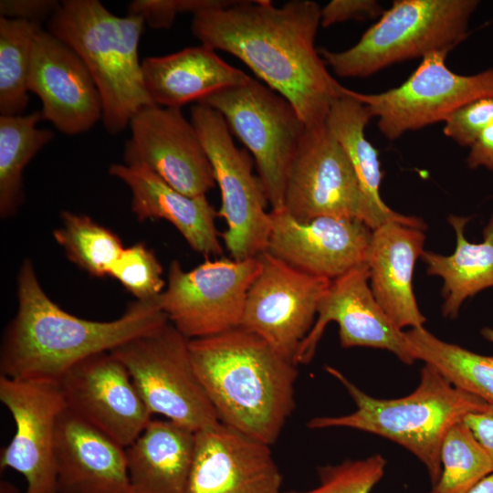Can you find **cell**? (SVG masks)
Wrapping results in <instances>:
<instances>
[{"instance_id": "cell-42", "label": "cell", "mask_w": 493, "mask_h": 493, "mask_svg": "<svg viewBox=\"0 0 493 493\" xmlns=\"http://www.w3.org/2000/svg\"><path fill=\"white\" fill-rule=\"evenodd\" d=\"M0 493H19V491L12 483L2 480L0 482Z\"/></svg>"}, {"instance_id": "cell-41", "label": "cell", "mask_w": 493, "mask_h": 493, "mask_svg": "<svg viewBox=\"0 0 493 493\" xmlns=\"http://www.w3.org/2000/svg\"><path fill=\"white\" fill-rule=\"evenodd\" d=\"M468 493H493V473L479 481Z\"/></svg>"}, {"instance_id": "cell-4", "label": "cell", "mask_w": 493, "mask_h": 493, "mask_svg": "<svg viewBox=\"0 0 493 493\" xmlns=\"http://www.w3.org/2000/svg\"><path fill=\"white\" fill-rule=\"evenodd\" d=\"M352 398L357 409L349 414L317 416L309 429L346 427L389 439L422 462L434 486L441 475L440 449L447 431L489 403L454 386L430 365L421 369L420 382L411 393L395 399H378L351 383L339 370L326 366Z\"/></svg>"}, {"instance_id": "cell-11", "label": "cell", "mask_w": 493, "mask_h": 493, "mask_svg": "<svg viewBox=\"0 0 493 493\" xmlns=\"http://www.w3.org/2000/svg\"><path fill=\"white\" fill-rule=\"evenodd\" d=\"M260 269L258 257L206 259L184 271L174 260L159 296L169 322L188 340L213 336L241 325L248 289Z\"/></svg>"}, {"instance_id": "cell-35", "label": "cell", "mask_w": 493, "mask_h": 493, "mask_svg": "<svg viewBox=\"0 0 493 493\" xmlns=\"http://www.w3.org/2000/svg\"><path fill=\"white\" fill-rule=\"evenodd\" d=\"M236 0H134L127 9L128 16H136L152 28H169L180 13H196L229 6Z\"/></svg>"}, {"instance_id": "cell-16", "label": "cell", "mask_w": 493, "mask_h": 493, "mask_svg": "<svg viewBox=\"0 0 493 493\" xmlns=\"http://www.w3.org/2000/svg\"><path fill=\"white\" fill-rule=\"evenodd\" d=\"M58 382L69 411L125 448L152 420L128 370L110 351L83 359Z\"/></svg>"}, {"instance_id": "cell-40", "label": "cell", "mask_w": 493, "mask_h": 493, "mask_svg": "<svg viewBox=\"0 0 493 493\" xmlns=\"http://www.w3.org/2000/svg\"><path fill=\"white\" fill-rule=\"evenodd\" d=\"M469 148L467 166L472 169L483 167L493 173V125L486 129Z\"/></svg>"}, {"instance_id": "cell-31", "label": "cell", "mask_w": 493, "mask_h": 493, "mask_svg": "<svg viewBox=\"0 0 493 493\" xmlns=\"http://www.w3.org/2000/svg\"><path fill=\"white\" fill-rule=\"evenodd\" d=\"M61 220L53 236L68 258L91 276H109L124 249L120 237L85 215L63 211Z\"/></svg>"}, {"instance_id": "cell-3", "label": "cell", "mask_w": 493, "mask_h": 493, "mask_svg": "<svg viewBox=\"0 0 493 493\" xmlns=\"http://www.w3.org/2000/svg\"><path fill=\"white\" fill-rule=\"evenodd\" d=\"M189 349L220 423L273 445L295 409L298 365L240 326L190 340Z\"/></svg>"}, {"instance_id": "cell-10", "label": "cell", "mask_w": 493, "mask_h": 493, "mask_svg": "<svg viewBox=\"0 0 493 493\" xmlns=\"http://www.w3.org/2000/svg\"><path fill=\"white\" fill-rule=\"evenodd\" d=\"M448 53L425 56L412 75L393 89L372 94L347 89V93L377 118L379 131L389 140L445 122L460 107L493 97V68L473 75L456 74L446 63Z\"/></svg>"}, {"instance_id": "cell-13", "label": "cell", "mask_w": 493, "mask_h": 493, "mask_svg": "<svg viewBox=\"0 0 493 493\" xmlns=\"http://www.w3.org/2000/svg\"><path fill=\"white\" fill-rule=\"evenodd\" d=\"M246 299L240 327L294 362L331 280L302 272L264 251Z\"/></svg>"}, {"instance_id": "cell-12", "label": "cell", "mask_w": 493, "mask_h": 493, "mask_svg": "<svg viewBox=\"0 0 493 493\" xmlns=\"http://www.w3.org/2000/svg\"><path fill=\"white\" fill-rule=\"evenodd\" d=\"M283 209L299 222L341 216L361 220L372 228L371 213L350 159L325 123L306 127L288 171Z\"/></svg>"}, {"instance_id": "cell-43", "label": "cell", "mask_w": 493, "mask_h": 493, "mask_svg": "<svg viewBox=\"0 0 493 493\" xmlns=\"http://www.w3.org/2000/svg\"><path fill=\"white\" fill-rule=\"evenodd\" d=\"M482 337L488 341L493 343V328L485 327L481 330Z\"/></svg>"}, {"instance_id": "cell-33", "label": "cell", "mask_w": 493, "mask_h": 493, "mask_svg": "<svg viewBox=\"0 0 493 493\" xmlns=\"http://www.w3.org/2000/svg\"><path fill=\"white\" fill-rule=\"evenodd\" d=\"M109 276L117 279L138 300L157 298L165 287L163 267L153 251L143 243L124 247Z\"/></svg>"}, {"instance_id": "cell-39", "label": "cell", "mask_w": 493, "mask_h": 493, "mask_svg": "<svg viewBox=\"0 0 493 493\" xmlns=\"http://www.w3.org/2000/svg\"><path fill=\"white\" fill-rule=\"evenodd\" d=\"M463 422L485 450L493 467V404L484 411L467 414Z\"/></svg>"}, {"instance_id": "cell-8", "label": "cell", "mask_w": 493, "mask_h": 493, "mask_svg": "<svg viewBox=\"0 0 493 493\" xmlns=\"http://www.w3.org/2000/svg\"><path fill=\"white\" fill-rule=\"evenodd\" d=\"M197 103L208 106L252 153L271 211L284 206L288 171L306 125L280 94L251 79Z\"/></svg>"}, {"instance_id": "cell-19", "label": "cell", "mask_w": 493, "mask_h": 493, "mask_svg": "<svg viewBox=\"0 0 493 493\" xmlns=\"http://www.w3.org/2000/svg\"><path fill=\"white\" fill-rule=\"evenodd\" d=\"M28 89L42 103L43 120L66 135L86 132L102 120L101 98L88 68L68 45L41 26L33 42Z\"/></svg>"}, {"instance_id": "cell-32", "label": "cell", "mask_w": 493, "mask_h": 493, "mask_svg": "<svg viewBox=\"0 0 493 493\" xmlns=\"http://www.w3.org/2000/svg\"><path fill=\"white\" fill-rule=\"evenodd\" d=\"M441 475L430 493H468L493 473L492 463L463 421L447 431L440 449Z\"/></svg>"}, {"instance_id": "cell-14", "label": "cell", "mask_w": 493, "mask_h": 493, "mask_svg": "<svg viewBox=\"0 0 493 493\" xmlns=\"http://www.w3.org/2000/svg\"><path fill=\"white\" fill-rule=\"evenodd\" d=\"M0 401L16 425L1 450V470L20 473L26 482L25 493H58L55 439L58 416L66 408L58 382L0 375Z\"/></svg>"}, {"instance_id": "cell-28", "label": "cell", "mask_w": 493, "mask_h": 493, "mask_svg": "<svg viewBox=\"0 0 493 493\" xmlns=\"http://www.w3.org/2000/svg\"><path fill=\"white\" fill-rule=\"evenodd\" d=\"M40 110L30 114L0 115V215L12 216L23 201V171L33 157L54 138L48 129L37 128Z\"/></svg>"}, {"instance_id": "cell-18", "label": "cell", "mask_w": 493, "mask_h": 493, "mask_svg": "<svg viewBox=\"0 0 493 493\" xmlns=\"http://www.w3.org/2000/svg\"><path fill=\"white\" fill-rule=\"evenodd\" d=\"M266 252L310 275L333 280L365 263L372 229L361 220L319 216L299 222L285 209L270 210Z\"/></svg>"}, {"instance_id": "cell-1", "label": "cell", "mask_w": 493, "mask_h": 493, "mask_svg": "<svg viewBox=\"0 0 493 493\" xmlns=\"http://www.w3.org/2000/svg\"><path fill=\"white\" fill-rule=\"evenodd\" d=\"M320 11L310 0L280 7L269 0H236L194 15L192 32L202 45L240 59L294 107L306 127H315L325 123L345 90L315 48Z\"/></svg>"}, {"instance_id": "cell-21", "label": "cell", "mask_w": 493, "mask_h": 493, "mask_svg": "<svg viewBox=\"0 0 493 493\" xmlns=\"http://www.w3.org/2000/svg\"><path fill=\"white\" fill-rule=\"evenodd\" d=\"M425 224L419 217L411 221H388L372 229L365 264L372 292L387 316L403 330L424 327L413 291V274L424 253Z\"/></svg>"}, {"instance_id": "cell-22", "label": "cell", "mask_w": 493, "mask_h": 493, "mask_svg": "<svg viewBox=\"0 0 493 493\" xmlns=\"http://www.w3.org/2000/svg\"><path fill=\"white\" fill-rule=\"evenodd\" d=\"M58 493H130L126 448L67 407L55 439Z\"/></svg>"}, {"instance_id": "cell-30", "label": "cell", "mask_w": 493, "mask_h": 493, "mask_svg": "<svg viewBox=\"0 0 493 493\" xmlns=\"http://www.w3.org/2000/svg\"><path fill=\"white\" fill-rule=\"evenodd\" d=\"M40 26L0 16V115H21L27 107L33 42Z\"/></svg>"}, {"instance_id": "cell-20", "label": "cell", "mask_w": 493, "mask_h": 493, "mask_svg": "<svg viewBox=\"0 0 493 493\" xmlns=\"http://www.w3.org/2000/svg\"><path fill=\"white\" fill-rule=\"evenodd\" d=\"M269 446L222 423L196 432L184 493H284Z\"/></svg>"}, {"instance_id": "cell-24", "label": "cell", "mask_w": 493, "mask_h": 493, "mask_svg": "<svg viewBox=\"0 0 493 493\" xmlns=\"http://www.w3.org/2000/svg\"><path fill=\"white\" fill-rule=\"evenodd\" d=\"M142 69L151 100L165 108L181 109L186 103L198 102L218 90L252 79L205 45L165 56L147 57L142 61Z\"/></svg>"}, {"instance_id": "cell-36", "label": "cell", "mask_w": 493, "mask_h": 493, "mask_svg": "<svg viewBox=\"0 0 493 493\" xmlns=\"http://www.w3.org/2000/svg\"><path fill=\"white\" fill-rule=\"evenodd\" d=\"M493 125V97L473 100L454 111L445 121L444 134L461 146L470 147Z\"/></svg>"}, {"instance_id": "cell-9", "label": "cell", "mask_w": 493, "mask_h": 493, "mask_svg": "<svg viewBox=\"0 0 493 493\" xmlns=\"http://www.w3.org/2000/svg\"><path fill=\"white\" fill-rule=\"evenodd\" d=\"M195 128L211 163L221 194L217 215L227 228L223 233L231 258L255 257L267 247L270 228L267 199L259 177L252 173L249 153L238 149L224 117L217 110L197 103L191 108Z\"/></svg>"}, {"instance_id": "cell-34", "label": "cell", "mask_w": 493, "mask_h": 493, "mask_svg": "<svg viewBox=\"0 0 493 493\" xmlns=\"http://www.w3.org/2000/svg\"><path fill=\"white\" fill-rule=\"evenodd\" d=\"M386 460L380 454L318 467L320 484L307 491L284 493H371L383 478Z\"/></svg>"}, {"instance_id": "cell-5", "label": "cell", "mask_w": 493, "mask_h": 493, "mask_svg": "<svg viewBox=\"0 0 493 493\" xmlns=\"http://www.w3.org/2000/svg\"><path fill=\"white\" fill-rule=\"evenodd\" d=\"M144 21L118 16L98 0H65L47 22V31L82 59L99 89L102 121L110 134L122 131L142 108L155 105L143 80L138 47Z\"/></svg>"}, {"instance_id": "cell-38", "label": "cell", "mask_w": 493, "mask_h": 493, "mask_svg": "<svg viewBox=\"0 0 493 493\" xmlns=\"http://www.w3.org/2000/svg\"><path fill=\"white\" fill-rule=\"evenodd\" d=\"M60 2L54 0H1L2 17L24 20L41 25L57 11Z\"/></svg>"}, {"instance_id": "cell-23", "label": "cell", "mask_w": 493, "mask_h": 493, "mask_svg": "<svg viewBox=\"0 0 493 493\" xmlns=\"http://www.w3.org/2000/svg\"><path fill=\"white\" fill-rule=\"evenodd\" d=\"M109 173L131 192V211L139 221L164 219L175 226L188 245L208 257L222 253L215 218L205 195L188 196L171 187L143 166L111 164Z\"/></svg>"}, {"instance_id": "cell-29", "label": "cell", "mask_w": 493, "mask_h": 493, "mask_svg": "<svg viewBox=\"0 0 493 493\" xmlns=\"http://www.w3.org/2000/svg\"><path fill=\"white\" fill-rule=\"evenodd\" d=\"M405 333L415 361L432 366L454 386L493 404V356L442 341L424 327Z\"/></svg>"}, {"instance_id": "cell-7", "label": "cell", "mask_w": 493, "mask_h": 493, "mask_svg": "<svg viewBox=\"0 0 493 493\" xmlns=\"http://www.w3.org/2000/svg\"><path fill=\"white\" fill-rule=\"evenodd\" d=\"M189 341L168 321L110 352L128 370L152 414L196 433L220 421L194 371Z\"/></svg>"}, {"instance_id": "cell-27", "label": "cell", "mask_w": 493, "mask_h": 493, "mask_svg": "<svg viewBox=\"0 0 493 493\" xmlns=\"http://www.w3.org/2000/svg\"><path fill=\"white\" fill-rule=\"evenodd\" d=\"M372 119L367 108L347 93L332 104L325 124L347 153L366 199L372 229L393 220L411 221L414 216L401 215L382 199L383 172L377 150L367 140L365 128Z\"/></svg>"}, {"instance_id": "cell-2", "label": "cell", "mask_w": 493, "mask_h": 493, "mask_svg": "<svg viewBox=\"0 0 493 493\" xmlns=\"http://www.w3.org/2000/svg\"><path fill=\"white\" fill-rule=\"evenodd\" d=\"M17 311L6 327L0 351V374L11 379L58 381L73 365L110 351L169 320L157 298L136 300L110 321L76 317L42 288L33 263L24 260L17 275Z\"/></svg>"}, {"instance_id": "cell-25", "label": "cell", "mask_w": 493, "mask_h": 493, "mask_svg": "<svg viewBox=\"0 0 493 493\" xmlns=\"http://www.w3.org/2000/svg\"><path fill=\"white\" fill-rule=\"evenodd\" d=\"M195 433L167 419H152L126 447L130 493H184Z\"/></svg>"}, {"instance_id": "cell-26", "label": "cell", "mask_w": 493, "mask_h": 493, "mask_svg": "<svg viewBox=\"0 0 493 493\" xmlns=\"http://www.w3.org/2000/svg\"><path fill=\"white\" fill-rule=\"evenodd\" d=\"M471 216L450 215L447 220L456 233V248L448 256L424 251L426 273L442 278V313L457 317L463 302L493 287V214L483 228V241L472 243L465 236Z\"/></svg>"}, {"instance_id": "cell-6", "label": "cell", "mask_w": 493, "mask_h": 493, "mask_svg": "<svg viewBox=\"0 0 493 493\" xmlns=\"http://www.w3.org/2000/svg\"><path fill=\"white\" fill-rule=\"evenodd\" d=\"M477 0H395L348 49L319 50L342 78H366L407 59L450 52L466 39Z\"/></svg>"}, {"instance_id": "cell-37", "label": "cell", "mask_w": 493, "mask_h": 493, "mask_svg": "<svg viewBox=\"0 0 493 493\" xmlns=\"http://www.w3.org/2000/svg\"><path fill=\"white\" fill-rule=\"evenodd\" d=\"M381 5L375 0H332L320 11V26L328 27L351 19L381 16Z\"/></svg>"}, {"instance_id": "cell-15", "label": "cell", "mask_w": 493, "mask_h": 493, "mask_svg": "<svg viewBox=\"0 0 493 493\" xmlns=\"http://www.w3.org/2000/svg\"><path fill=\"white\" fill-rule=\"evenodd\" d=\"M129 126L124 164L143 166L188 196L205 195L215 186L211 163L195 128L181 109L146 106Z\"/></svg>"}, {"instance_id": "cell-17", "label": "cell", "mask_w": 493, "mask_h": 493, "mask_svg": "<svg viewBox=\"0 0 493 493\" xmlns=\"http://www.w3.org/2000/svg\"><path fill=\"white\" fill-rule=\"evenodd\" d=\"M331 321L339 326L342 348L382 349L405 364L415 362L406 333L395 326L375 299L365 263L331 280L320 301L314 325L298 349L294 358L297 365L312 360Z\"/></svg>"}]
</instances>
